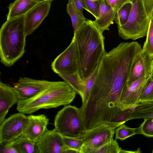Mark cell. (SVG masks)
<instances>
[{
    "label": "cell",
    "instance_id": "cell-1",
    "mask_svg": "<svg viewBox=\"0 0 153 153\" xmlns=\"http://www.w3.org/2000/svg\"><path fill=\"white\" fill-rule=\"evenodd\" d=\"M142 51L137 42H122L105 52L97 68L88 99L100 108L118 106L123 89L135 62Z\"/></svg>",
    "mask_w": 153,
    "mask_h": 153
},
{
    "label": "cell",
    "instance_id": "cell-2",
    "mask_svg": "<svg viewBox=\"0 0 153 153\" xmlns=\"http://www.w3.org/2000/svg\"><path fill=\"white\" fill-rule=\"evenodd\" d=\"M73 37L78 56L80 76L85 82L97 69L106 52L105 37L92 21L86 20L76 30Z\"/></svg>",
    "mask_w": 153,
    "mask_h": 153
},
{
    "label": "cell",
    "instance_id": "cell-3",
    "mask_svg": "<svg viewBox=\"0 0 153 153\" xmlns=\"http://www.w3.org/2000/svg\"><path fill=\"white\" fill-rule=\"evenodd\" d=\"M77 93L66 82L53 81L48 88L30 98L19 100L16 109L30 114L42 109L56 108L70 104Z\"/></svg>",
    "mask_w": 153,
    "mask_h": 153
},
{
    "label": "cell",
    "instance_id": "cell-4",
    "mask_svg": "<svg viewBox=\"0 0 153 153\" xmlns=\"http://www.w3.org/2000/svg\"><path fill=\"white\" fill-rule=\"evenodd\" d=\"M25 15L7 20L0 29L1 61L6 66L13 65L25 52Z\"/></svg>",
    "mask_w": 153,
    "mask_h": 153
},
{
    "label": "cell",
    "instance_id": "cell-5",
    "mask_svg": "<svg viewBox=\"0 0 153 153\" xmlns=\"http://www.w3.org/2000/svg\"><path fill=\"white\" fill-rule=\"evenodd\" d=\"M54 128L62 135L82 138L86 130L80 108L66 105L59 111L54 120Z\"/></svg>",
    "mask_w": 153,
    "mask_h": 153
},
{
    "label": "cell",
    "instance_id": "cell-6",
    "mask_svg": "<svg viewBox=\"0 0 153 153\" xmlns=\"http://www.w3.org/2000/svg\"><path fill=\"white\" fill-rule=\"evenodd\" d=\"M149 22L143 0H133L127 21L124 25L118 27L119 35L126 40L143 37L147 35Z\"/></svg>",
    "mask_w": 153,
    "mask_h": 153
},
{
    "label": "cell",
    "instance_id": "cell-7",
    "mask_svg": "<svg viewBox=\"0 0 153 153\" xmlns=\"http://www.w3.org/2000/svg\"><path fill=\"white\" fill-rule=\"evenodd\" d=\"M116 128L102 124L86 130L80 153H95L101 146L114 139Z\"/></svg>",
    "mask_w": 153,
    "mask_h": 153
},
{
    "label": "cell",
    "instance_id": "cell-8",
    "mask_svg": "<svg viewBox=\"0 0 153 153\" xmlns=\"http://www.w3.org/2000/svg\"><path fill=\"white\" fill-rule=\"evenodd\" d=\"M51 67L53 71L58 75L78 73V53L74 37L67 48L54 59L51 63Z\"/></svg>",
    "mask_w": 153,
    "mask_h": 153
},
{
    "label": "cell",
    "instance_id": "cell-9",
    "mask_svg": "<svg viewBox=\"0 0 153 153\" xmlns=\"http://www.w3.org/2000/svg\"><path fill=\"white\" fill-rule=\"evenodd\" d=\"M27 116L19 112L11 115L0 124V143H10L23 134Z\"/></svg>",
    "mask_w": 153,
    "mask_h": 153
},
{
    "label": "cell",
    "instance_id": "cell-10",
    "mask_svg": "<svg viewBox=\"0 0 153 153\" xmlns=\"http://www.w3.org/2000/svg\"><path fill=\"white\" fill-rule=\"evenodd\" d=\"M53 81L22 77L13 84L19 100H27L38 95L48 88Z\"/></svg>",
    "mask_w": 153,
    "mask_h": 153
},
{
    "label": "cell",
    "instance_id": "cell-11",
    "mask_svg": "<svg viewBox=\"0 0 153 153\" xmlns=\"http://www.w3.org/2000/svg\"><path fill=\"white\" fill-rule=\"evenodd\" d=\"M151 76L143 77L129 85H125L120 100L122 110L136 107L139 103L140 95Z\"/></svg>",
    "mask_w": 153,
    "mask_h": 153
},
{
    "label": "cell",
    "instance_id": "cell-12",
    "mask_svg": "<svg viewBox=\"0 0 153 153\" xmlns=\"http://www.w3.org/2000/svg\"><path fill=\"white\" fill-rule=\"evenodd\" d=\"M52 1L39 3L25 15V31L27 36L32 34L48 16Z\"/></svg>",
    "mask_w": 153,
    "mask_h": 153
},
{
    "label": "cell",
    "instance_id": "cell-13",
    "mask_svg": "<svg viewBox=\"0 0 153 153\" xmlns=\"http://www.w3.org/2000/svg\"><path fill=\"white\" fill-rule=\"evenodd\" d=\"M36 144L39 153H65L67 148L62 135L54 128L48 129Z\"/></svg>",
    "mask_w": 153,
    "mask_h": 153
},
{
    "label": "cell",
    "instance_id": "cell-14",
    "mask_svg": "<svg viewBox=\"0 0 153 153\" xmlns=\"http://www.w3.org/2000/svg\"><path fill=\"white\" fill-rule=\"evenodd\" d=\"M27 117L22 135L36 143L48 129L49 119L44 114L30 115Z\"/></svg>",
    "mask_w": 153,
    "mask_h": 153
},
{
    "label": "cell",
    "instance_id": "cell-15",
    "mask_svg": "<svg viewBox=\"0 0 153 153\" xmlns=\"http://www.w3.org/2000/svg\"><path fill=\"white\" fill-rule=\"evenodd\" d=\"M19 100L13 87L0 82V124L4 120L9 109Z\"/></svg>",
    "mask_w": 153,
    "mask_h": 153
},
{
    "label": "cell",
    "instance_id": "cell-16",
    "mask_svg": "<svg viewBox=\"0 0 153 153\" xmlns=\"http://www.w3.org/2000/svg\"><path fill=\"white\" fill-rule=\"evenodd\" d=\"M152 59L143 51L137 59L126 85L143 77L151 76Z\"/></svg>",
    "mask_w": 153,
    "mask_h": 153
},
{
    "label": "cell",
    "instance_id": "cell-17",
    "mask_svg": "<svg viewBox=\"0 0 153 153\" xmlns=\"http://www.w3.org/2000/svg\"><path fill=\"white\" fill-rule=\"evenodd\" d=\"M116 12L105 0H100L99 16L93 22L101 32L109 29L115 20Z\"/></svg>",
    "mask_w": 153,
    "mask_h": 153
},
{
    "label": "cell",
    "instance_id": "cell-18",
    "mask_svg": "<svg viewBox=\"0 0 153 153\" xmlns=\"http://www.w3.org/2000/svg\"><path fill=\"white\" fill-rule=\"evenodd\" d=\"M40 3L33 0H16L10 4L7 20L25 15Z\"/></svg>",
    "mask_w": 153,
    "mask_h": 153
},
{
    "label": "cell",
    "instance_id": "cell-19",
    "mask_svg": "<svg viewBox=\"0 0 153 153\" xmlns=\"http://www.w3.org/2000/svg\"><path fill=\"white\" fill-rule=\"evenodd\" d=\"M58 75L68 83L76 93L80 95L82 100L83 99L85 84L78 73L72 74H60Z\"/></svg>",
    "mask_w": 153,
    "mask_h": 153
},
{
    "label": "cell",
    "instance_id": "cell-20",
    "mask_svg": "<svg viewBox=\"0 0 153 153\" xmlns=\"http://www.w3.org/2000/svg\"><path fill=\"white\" fill-rule=\"evenodd\" d=\"M10 143L19 153H39L36 143L23 135Z\"/></svg>",
    "mask_w": 153,
    "mask_h": 153
},
{
    "label": "cell",
    "instance_id": "cell-21",
    "mask_svg": "<svg viewBox=\"0 0 153 153\" xmlns=\"http://www.w3.org/2000/svg\"><path fill=\"white\" fill-rule=\"evenodd\" d=\"M151 118H153V102L140 103L134 108L128 120Z\"/></svg>",
    "mask_w": 153,
    "mask_h": 153
},
{
    "label": "cell",
    "instance_id": "cell-22",
    "mask_svg": "<svg viewBox=\"0 0 153 153\" xmlns=\"http://www.w3.org/2000/svg\"><path fill=\"white\" fill-rule=\"evenodd\" d=\"M66 10L71 18L73 27L75 31L86 21L85 18L71 2L68 1L67 4Z\"/></svg>",
    "mask_w": 153,
    "mask_h": 153
},
{
    "label": "cell",
    "instance_id": "cell-23",
    "mask_svg": "<svg viewBox=\"0 0 153 153\" xmlns=\"http://www.w3.org/2000/svg\"><path fill=\"white\" fill-rule=\"evenodd\" d=\"M132 2H127L123 4L117 10L114 21L117 27L125 24L129 16L132 6Z\"/></svg>",
    "mask_w": 153,
    "mask_h": 153
},
{
    "label": "cell",
    "instance_id": "cell-24",
    "mask_svg": "<svg viewBox=\"0 0 153 153\" xmlns=\"http://www.w3.org/2000/svg\"><path fill=\"white\" fill-rule=\"evenodd\" d=\"M138 128H132L129 127L123 123L117 128L115 132L114 140H123L127 138L137 134Z\"/></svg>",
    "mask_w": 153,
    "mask_h": 153
},
{
    "label": "cell",
    "instance_id": "cell-25",
    "mask_svg": "<svg viewBox=\"0 0 153 153\" xmlns=\"http://www.w3.org/2000/svg\"><path fill=\"white\" fill-rule=\"evenodd\" d=\"M142 51L153 59V16L151 19Z\"/></svg>",
    "mask_w": 153,
    "mask_h": 153
},
{
    "label": "cell",
    "instance_id": "cell-26",
    "mask_svg": "<svg viewBox=\"0 0 153 153\" xmlns=\"http://www.w3.org/2000/svg\"><path fill=\"white\" fill-rule=\"evenodd\" d=\"M123 150L116 140L113 139L100 147L95 153H123Z\"/></svg>",
    "mask_w": 153,
    "mask_h": 153
},
{
    "label": "cell",
    "instance_id": "cell-27",
    "mask_svg": "<svg viewBox=\"0 0 153 153\" xmlns=\"http://www.w3.org/2000/svg\"><path fill=\"white\" fill-rule=\"evenodd\" d=\"M144 119L143 122L138 128L137 134L149 137H153V118Z\"/></svg>",
    "mask_w": 153,
    "mask_h": 153
},
{
    "label": "cell",
    "instance_id": "cell-28",
    "mask_svg": "<svg viewBox=\"0 0 153 153\" xmlns=\"http://www.w3.org/2000/svg\"><path fill=\"white\" fill-rule=\"evenodd\" d=\"M153 102V76H152L143 90L139 99V102Z\"/></svg>",
    "mask_w": 153,
    "mask_h": 153
},
{
    "label": "cell",
    "instance_id": "cell-29",
    "mask_svg": "<svg viewBox=\"0 0 153 153\" xmlns=\"http://www.w3.org/2000/svg\"><path fill=\"white\" fill-rule=\"evenodd\" d=\"M62 136L65 145L68 148L76 150L80 153L83 143L82 138H76L62 135Z\"/></svg>",
    "mask_w": 153,
    "mask_h": 153
},
{
    "label": "cell",
    "instance_id": "cell-30",
    "mask_svg": "<svg viewBox=\"0 0 153 153\" xmlns=\"http://www.w3.org/2000/svg\"><path fill=\"white\" fill-rule=\"evenodd\" d=\"M85 10L90 13L95 18L99 16L100 5V0H84Z\"/></svg>",
    "mask_w": 153,
    "mask_h": 153
},
{
    "label": "cell",
    "instance_id": "cell-31",
    "mask_svg": "<svg viewBox=\"0 0 153 153\" xmlns=\"http://www.w3.org/2000/svg\"><path fill=\"white\" fill-rule=\"evenodd\" d=\"M97 70L90 78L85 82V89L84 97L83 99L82 100V105H84L88 99L90 91L93 86L95 79Z\"/></svg>",
    "mask_w": 153,
    "mask_h": 153
},
{
    "label": "cell",
    "instance_id": "cell-32",
    "mask_svg": "<svg viewBox=\"0 0 153 153\" xmlns=\"http://www.w3.org/2000/svg\"><path fill=\"white\" fill-rule=\"evenodd\" d=\"M0 153H19L16 149L10 143H0Z\"/></svg>",
    "mask_w": 153,
    "mask_h": 153
},
{
    "label": "cell",
    "instance_id": "cell-33",
    "mask_svg": "<svg viewBox=\"0 0 153 153\" xmlns=\"http://www.w3.org/2000/svg\"><path fill=\"white\" fill-rule=\"evenodd\" d=\"M144 6L149 20L153 16V0H143Z\"/></svg>",
    "mask_w": 153,
    "mask_h": 153
},
{
    "label": "cell",
    "instance_id": "cell-34",
    "mask_svg": "<svg viewBox=\"0 0 153 153\" xmlns=\"http://www.w3.org/2000/svg\"><path fill=\"white\" fill-rule=\"evenodd\" d=\"M116 12L117 10L124 4L133 0H105Z\"/></svg>",
    "mask_w": 153,
    "mask_h": 153
},
{
    "label": "cell",
    "instance_id": "cell-35",
    "mask_svg": "<svg viewBox=\"0 0 153 153\" xmlns=\"http://www.w3.org/2000/svg\"><path fill=\"white\" fill-rule=\"evenodd\" d=\"M68 1L71 2L80 13L84 16L83 10L85 9L84 0H69Z\"/></svg>",
    "mask_w": 153,
    "mask_h": 153
},
{
    "label": "cell",
    "instance_id": "cell-36",
    "mask_svg": "<svg viewBox=\"0 0 153 153\" xmlns=\"http://www.w3.org/2000/svg\"><path fill=\"white\" fill-rule=\"evenodd\" d=\"M38 3H41L48 1H53V0H33Z\"/></svg>",
    "mask_w": 153,
    "mask_h": 153
},
{
    "label": "cell",
    "instance_id": "cell-37",
    "mask_svg": "<svg viewBox=\"0 0 153 153\" xmlns=\"http://www.w3.org/2000/svg\"><path fill=\"white\" fill-rule=\"evenodd\" d=\"M151 76H153V59L152 61V63L151 68Z\"/></svg>",
    "mask_w": 153,
    "mask_h": 153
},
{
    "label": "cell",
    "instance_id": "cell-38",
    "mask_svg": "<svg viewBox=\"0 0 153 153\" xmlns=\"http://www.w3.org/2000/svg\"><path fill=\"white\" fill-rule=\"evenodd\" d=\"M152 153H153V150H152Z\"/></svg>",
    "mask_w": 153,
    "mask_h": 153
},
{
    "label": "cell",
    "instance_id": "cell-39",
    "mask_svg": "<svg viewBox=\"0 0 153 153\" xmlns=\"http://www.w3.org/2000/svg\"></svg>",
    "mask_w": 153,
    "mask_h": 153
}]
</instances>
